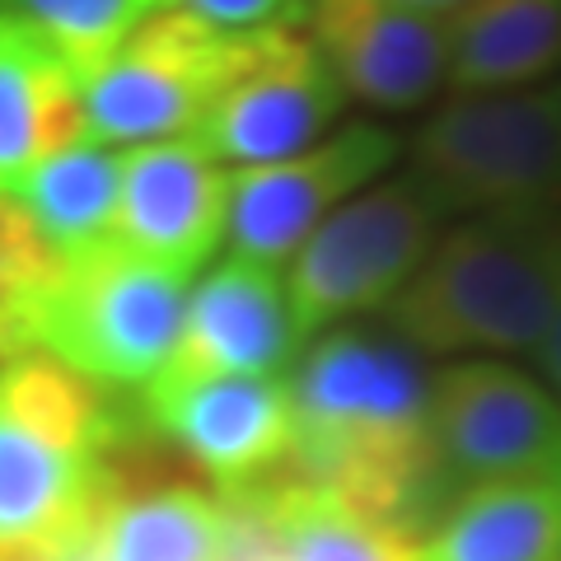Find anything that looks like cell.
I'll use <instances>...</instances> for the list:
<instances>
[{
    "label": "cell",
    "instance_id": "14",
    "mask_svg": "<svg viewBox=\"0 0 561 561\" xmlns=\"http://www.w3.org/2000/svg\"><path fill=\"white\" fill-rule=\"evenodd\" d=\"M300 323L276 267L225 257L187 295L183 337L160 379L192 375H286L300 360Z\"/></svg>",
    "mask_w": 561,
    "mask_h": 561
},
{
    "label": "cell",
    "instance_id": "3",
    "mask_svg": "<svg viewBox=\"0 0 561 561\" xmlns=\"http://www.w3.org/2000/svg\"><path fill=\"white\" fill-rule=\"evenodd\" d=\"M561 305L557 220H463L383 319L421 356H538Z\"/></svg>",
    "mask_w": 561,
    "mask_h": 561
},
{
    "label": "cell",
    "instance_id": "22",
    "mask_svg": "<svg viewBox=\"0 0 561 561\" xmlns=\"http://www.w3.org/2000/svg\"><path fill=\"white\" fill-rule=\"evenodd\" d=\"M164 10L220 33H295L309 24L313 0H164Z\"/></svg>",
    "mask_w": 561,
    "mask_h": 561
},
{
    "label": "cell",
    "instance_id": "6",
    "mask_svg": "<svg viewBox=\"0 0 561 561\" xmlns=\"http://www.w3.org/2000/svg\"><path fill=\"white\" fill-rule=\"evenodd\" d=\"M272 33H220L187 14H154L80 84V122L99 146L136 150L202 127Z\"/></svg>",
    "mask_w": 561,
    "mask_h": 561
},
{
    "label": "cell",
    "instance_id": "4",
    "mask_svg": "<svg viewBox=\"0 0 561 561\" xmlns=\"http://www.w3.org/2000/svg\"><path fill=\"white\" fill-rule=\"evenodd\" d=\"M192 276L122 253L117 243L57 262L10 332V356L43 351L103 389H150L183 337Z\"/></svg>",
    "mask_w": 561,
    "mask_h": 561
},
{
    "label": "cell",
    "instance_id": "17",
    "mask_svg": "<svg viewBox=\"0 0 561 561\" xmlns=\"http://www.w3.org/2000/svg\"><path fill=\"white\" fill-rule=\"evenodd\" d=\"M421 561H561V478L463 491L421 538Z\"/></svg>",
    "mask_w": 561,
    "mask_h": 561
},
{
    "label": "cell",
    "instance_id": "21",
    "mask_svg": "<svg viewBox=\"0 0 561 561\" xmlns=\"http://www.w3.org/2000/svg\"><path fill=\"white\" fill-rule=\"evenodd\" d=\"M0 14L43 33L84 84L140 24L164 14V0H0Z\"/></svg>",
    "mask_w": 561,
    "mask_h": 561
},
{
    "label": "cell",
    "instance_id": "20",
    "mask_svg": "<svg viewBox=\"0 0 561 561\" xmlns=\"http://www.w3.org/2000/svg\"><path fill=\"white\" fill-rule=\"evenodd\" d=\"M257 501L286 561H421V542L402 524L295 472L257 486Z\"/></svg>",
    "mask_w": 561,
    "mask_h": 561
},
{
    "label": "cell",
    "instance_id": "10",
    "mask_svg": "<svg viewBox=\"0 0 561 561\" xmlns=\"http://www.w3.org/2000/svg\"><path fill=\"white\" fill-rule=\"evenodd\" d=\"M146 416L220 496H243L295 468V402L286 375L154 379L146 389Z\"/></svg>",
    "mask_w": 561,
    "mask_h": 561
},
{
    "label": "cell",
    "instance_id": "24",
    "mask_svg": "<svg viewBox=\"0 0 561 561\" xmlns=\"http://www.w3.org/2000/svg\"><path fill=\"white\" fill-rule=\"evenodd\" d=\"M393 5H408V10H421V14H435V20H454V14L468 10L472 0H393Z\"/></svg>",
    "mask_w": 561,
    "mask_h": 561
},
{
    "label": "cell",
    "instance_id": "25",
    "mask_svg": "<svg viewBox=\"0 0 561 561\" xmlns=\"http://www.w3.org/2000/svg\"><path fill=\"white\" fill-rule=\"evenodd\" d=\"M552 99H557V113H561V76H557V84H552Z\"/></svg>",
    "mask_w": 561,
    "mask_h": 561
},
{
    "label": "cell",
    "instance_id": "5",
    "mask_svg": "<svg viewBox=\"0 0 561 561\" xmlns=\"http://www.w3.org/2000/svg\"><path fill=\"white\" fill-rule=\"evenodd\" d=\"M408 173L445 220H557L561 113L552 90L454 94L416 127Z\"/></svg>",
    "mask_w": 561,
    "mask_h": 561
},
{
    "label": "cell",
    "instance_id": "12",
    "mask_svg": "<svg viewBox=\"0 0 561 561\" xmlns=\"http://www.w3.org/2000/svg\"><path fill=\"white\" fill-rule=\"evenodd\" d=\"M309 43L319 47L346 103L370 113H416L449 84V20L393 0H313Z\"/></svg>",
    "mask_w": 561,
    "mask_h": 561
},
{
    "label": "cell",
    "instance_id": "1",
    "mask_svg": "<svg viewBox=\"0 0 561 561\" xmlns=\"http://www.w3.org/2000/svg\"><path fill=\"white\" fill-rule=\"evenodd\" d=\"M295 478L332 486L402 524L416 542L431 505V389L426 356L383 328H332L295 360Z\"/></svg>",
    "mask_w": 561,
    "mask_h": 561
},
{
    "label": "cell",
    "instance_id": "18",
    "mask_svg": "<svg viewBox=\"0 0 561 561\" xmlns=\"http://www.w3.org/2000/svg\"><path fill=\"white\" fill-rule=\"evenodd\" d=\"M10 202L24 210L61 262L84 257L113 243L117 230V202H122V150L99 146L90 136H76L70 146L28 173L10 192Z\"/></svg>",
    "mask_w": 561,
    "mask_h": 561
},
{
    "label": "cell",
    "instance_id": "16",
    "mask_svg": "<svg viewBox=\"0 0 561 561\" xmlns=\"http://www.w3.org/2000/svg\"><path fill=\"white\" fill-rule=\"evenodd\" d=\"M230 505L202 486H150L108 496L94 529L61 561H225Z\"/></svg>",
    "mask_w": 561,
    "mask_h": 561
},
{
    "label": "cell",
    "instance_id": "2",
    "mask_svg": "<svg viewBox=\"0 0 561 561\" xmlns=\"http://www.w3.org/2000/svg\"><path fill=\"white\" fill-rule=\"evenodd\" d=\"M103 383L20 351L0 360V561H61L113 496Z\"/></svg>",
    "mask_w": 561,
    "mask_h": 561
},
{
    "label": "cell",
    "instance_id": "7",
    "mask_svg": "<svg viewBox=\"0 0 561 561\" xmlns=\"http://www.w3.org/2000/svg\"><path fill=\"white\" fill-rule=\"evenodd\" d=\"M440 220L412 173L379 179L332 210L286 262V295L300 337H323L370 309H389L440 243Z\"/></svg>",
    "mask_w": 561,
    "mask_h": 561
},
{
    "label": "cell",
    "instance_id": "13",
    "mask_svg": "<svg viewBox=\"0 0 561 561\" xmlns=\"http://www.w3.org/2000/svg\"><path fill=\"white\" fill-rule=\"evenodd\" d=\"M230 173L197 136L122 150V202L113 243L140 262L192 276L225 243Z\"/></svg>",
    "mask_w": 561,
    "mask_h": 561
},
{
    "label": "cell",
    "instance_id": "11",
    "mask_svg": "<svg viewBox=\"0 0 561 561\" xmlns=\"http://www.w3.org/2000/svg\"><path fill=\"white\" fill-rule=\"evenodd\" d=\"M346 94L309 33H272L253 66L225 90L192 131L230 173L280 164L328 140Z\"/></svg>",
    "mask_w": 561,
    "mask_h": 561
},
{
    "label": "cell",
    "instance_id": "23",
    "mask_svg": "<svg viewBox=\"0 0 561 561\" xmlns=\"http://www.w3.org/2000/svg\"><path fill=\"white\" fill-rule=\"evenodd\" d=\"M538 360H542V375L552 379V389L561 393V305H557V319H552V328H548V342H542Z\"/></svg>",
    "mask_w": 561,
    "mask_h": 561
},
{
    "label": "cell",
    "instance_id": "15",
    "mask_svg": "<svg viewBox=\"0 0 561 561\" xmlns=\"http://www.w3.org/2000/svg\"><path fill=\"white\" fill-rule=\"evenodd\" d=\"M80 131V76L43 33L0 14V197Z\"/></svg>",
    "mask_w": 561,
    "mask_h": 561
},
{
    "label": "cell",
    "instance_id": "9",
    "mask_svg": "<svg viewBox=\"0 0 561 561\" xmlns=\"http://www.w3.org/2000/svg\"><path fill=\"white\" fill-rule=\"evenodd\" d=\"M398 154L402 140L383 122H346L295 160L230 173V257L280 272L332 210L375 187Z\"/></svg>",
    "mask_w": 561,
    "mask_h": 561
},
{
    "label": "cell",
    "instance_id": "8",
    "mask_svg": "<svg viewBox=\"0 0 561 561\" xmlns=\"http://www.w3.org/2000/svg\"><path fill=\"white\" fill-rule=\"evenodd\" d=\"M561 478V402L505 360H454L431 389L435 519L463 491ZM431 534V529H426Z\"/></svg>",
    "mask_w": 561,
    "mask_h": 561
},
{
    "label": "cell",
    "instance_id": "19",
    "mask_svg": "<svg viewBox=\"0 0 561 561\" xmlns=\"http://www.w3.org/2000/svg\"><path fill=\"white\" fill-rule=\"evenodd\" d=\"M454 94L534 90L561 70V0H472L449 20Z\"/></svg>",
    "mask_w": 561,
    "mask_h": 561
}]
</instances>
